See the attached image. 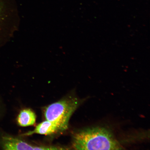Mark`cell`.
Returning <instances> with one entry per match:
<instances>
[{
  "instance_id": "obj_4",
  "label": "cell",
  "mask_w": 150,
  "mask_h": 150,
  "mask_svg": "<svg viewBox=\"0 0 150 150\" xmlns=\"http://www.w3.org/2000/svg\"><path fill=\"white\" fill-rule=\"evenodd\" d=\"M0 147L4 150H58L54 146H37L0 131Z\"/></svg>"
},
{
  "instance_id": "obj_1",
  "label": "cell",
  "mask_w": 150,
  "mask_h": 150,
  "mask_svg": "<svg viewBox=\"0 0 150 150\" xmlns=\"http://www.w3.org/2000/svg\"><path fill=\"white\" fill-rule=\"evenodd\" d=\"M72 137V147L74 149H123L111 131L104 127L82 129L75 132Z\"/></svg>"
},
{
  "instance_id": "obj_5",
  "label": "cell",
  "mask_w": 150,
  "mask_h": 150,
  "mask_svg": "<svg viewBox=\"0 0 150 150\" xmlns=\"http://www.w3.org/2000/svg\"><path fill=\"white\" fill-rule=\"evenodd\" d=\"M60 131L57 126L48 120L43 121L35 127L33 130L24 133L23 136H29L34 134L49 135Z\"/></svg>"
},
{
  "instance_id": "obj_2",
  "label": "cell",
  "mask_w": 150,
  "mask_h": 150,
  "mask_svg": "<svg viewBox=\"0 0 150 150\" xmlns=\"http://www.w3.org/2000/svg\"><path fill=\"white\" fill-rule=\"evenodd\" d=\"M81 102L73 96L64 97L45 108V119L55 124L60 131L67 130L71 116L81 104Z\"/></svg>"
},
{
  "instance_id": "obj_7",
  "label": "cell",
  "mask_w": 150,
  "mask_h": 150,
  "mask_svg": "<svg viewBox=\"0 0 150 150\" xmlns=\"http://www.w3.org/2000/svg\"><path fill=\"white\" fill-rule=\"evenodd\" d=\"M3 113V106L2 103L1 102V98H0V120L1 119Z\"/></svg>"
},
{
  "instance_id": "obj_3",
  "label": "cell",
  "mask_w": 150,
  "mask_h": 150,
  "mask_svg": "<svg viewBox=\"0 0 150 150\" xmlns=\"http://www.w3.org/2000/svg\"><path fill=\"white\" fill-rule=\"evenodd\" d=\"M13 14L7 0H0V48L12 36L15 27Z\"/></svg>"
},
{
  "instance_id": "obj_6",
  "label": "cell",
  "mask_w": 150,
  "mask_h": 150,
  "mask_svg": "<svg viewBox=\"0 0 150 150\" xmlns=\"http://www.w3.org/2000/svg\"><path fill=\"white\" fill-rule=\"evenodd\" d=\"M36 115L30 109H24L20 112L17 118L18 125L22 127L32 126L36 122Z\"/></svg>"
}]
</instances>
